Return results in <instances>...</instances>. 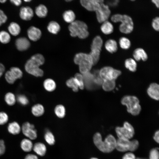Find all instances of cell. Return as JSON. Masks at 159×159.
<instances>
[{"mask_svg":"<svg viewBox=\"0 0 159 159\" xmlns=\"http://www.w3.org/2000/svg\"><path fill=\"white\" fill-rule=\"evenodd\" d=\"M15 44L17 50L20 51H24L29 48L31 44L30 41L26 38L21 37L16 39Z\"/></svg>","mask_w":159,"mask_h":159,"instance_id":"15","label":"cell"},{"mask_svg":"<svg viewBox=\"0 0 159 159\" xmlns=\"http://www.w3.org/2000/svg\"><path fill=\"white\" fill-rule=\"evenodd\" d=\"M37 62L40 66L43 65L45 62L44 57L40 54H36L32 55L30 58Z\"/></svg>","mask_w":159,"mask_h":159,"instance_id":"41","label":"cell"},{"mask_svg":"<svg viewBox=\"0 0 159 159\" xmlns=\"http://www.w3.org/2000/svg\"><path fill=\"white\" fill-rule=\"evenodd\" d=\"M24 1L26 2H29L31 1L32 0H24Z\"/></svg>","mask_w":159,"mask_h":159,"instance_id":"60","label":"cell"},{"mask_svg":"<svg viewBox=\"0 0 159 159\" xmlns=\"http://www.w3.org/2000/svg\"><path fill=\"white\" fill-rule=\"evenodd\" d=\"M74 61L75 64L79 65L80 71L82 74L90 72L93 65L89 54L77 53L75 55Z\"/></svg>","mask_w":159,"mask_h":159,"instance_id":"2","label":"cell"},{"mask_svg":"<svg viewBox=\"0 0 159 159\" xmlns=\"http://www.w3.org/2000/svg\"><path fill=\"white\" fill-rule=\"evenodd\" d=\"M54 112L58 117L62 118L65 116V108L62 105H57L55 108Z\"/></svg>","mask_w":159,"mask_h":159,"instance_id":"39","label":"cell"},{"mask_svg":"<svg viewBox=\"0 0 159 159\" xmlns=\"http://www.w3.org/2000/svg\"><path fill=\"white\" fill-rule=\"evenodd\" d=\"M47 29L50 33L56 34L60 31V27L58 23L54 21H52L49 23Z\"/></svg>","mask_w":159,"mask_h":159,"instance_id":"30","label":"cell"},{"mask_svg":"<svg viewBox=\"0 0 159 159\" xmlns=\"http://www.w3.org/2000/svg\"><path fill=\"white\" fill-rule=\"evenodd\" d=\"M152 26L155 31H158L159 30V18L156 17L152 20Z\"/></svg>","mask_w":159,"mask_h":159,"instance_id":"46","label":"cell"},{"mask_svg":"<svg viewBox=\"0 0 159 159\" xmlns=\"http://www.w3.org/2000/svg\"><path fill=\"white\" fill-rule=\"evenodd\" d=\"M155 141L158 143H159V130L156 131L153 137Z\"/></svg>","mask_w":159,"mask_h":159,"instance_id":"55","label":"cell"},{"mask_svg":"<svg viewBox=\"0 0 159 159\" xmlns=\"http://www.w3.org/2000/svg\"><path fill=\"white\" fill-rule=\"evenodd\" d=\"M124 65L125 67L131 72H135L137 69V63L135 60L132 58L126 59L125 61Z\"/></svg>","mask_w":159,"mask_h":159,"instance_id":"28","label":"cell"},{"mask_svg":"<svg viewBox=\"0 0 159 159\" xmlns=\"http://www.w3.org/2000/svg\"><path fill=\"white\" fill-rule=\"evenodd\" d=\"M105 46L106 50L111 53L115 52L118 49L117 43L113 39H109L107 41Z\"/></svg>","mask_w":159,"mask_h":159,"instance_id":"23","label":"cell"},{"mask_svg":"<svg viewBox=\"0 0 159 159\" xmlns=\"http://www.w3.org/2000/svg\"><path fill=\"white\" fill-rule=\"evenodd\" d=\"M119 0H113V2L111 3V4L113 6H116L119 2Z\"/></svg>","mask_w":159,"mask_h":159,"instance_id":"58","label":"cell"},{"mask_svg":"<svg viewBox=\"0 0 159 159\" xmlns=\"http://www.w3.org/2000/svg\"><path fill=\"white\" fill-rule=\"evenodd\" d=\"M93 140L96 146L103 153H110L116 148V140L112 135H108L103 141L101 134L97 132L94 135Z\"/></svg>","mask_w":159,"mask_h":159,"instance_id":"1","label":"cell"},{"mask_svg":"<svg viewBox=\"0 0 159 159\" xmlns=\"http://www.w3.org/2000/svg\"><path fill=\"white\" fill-rule=\"evenodd\" d=\"M122 15L120 14H116L113 15L111 17V21L114 23L120 22L122 17Z\"/></svg>","mask_w":159,"mask_h":159,"instance_id":"48","label":"cell"},{"mask_svg":"<svg viewBox=\"0 0 159 159\" xmlns=\"http://www.w3.org/2000/svg\"><path fill=\"white\" fill-rule=\"evenodd\" d=\"M120 22L121 24L119 26V29L121 32L128 34L132 31L134 24L132 18L130 16L126 14L122 15Z\"/></svg>","mask_w":159,"mask_h":159,"instance_id":"8","label":"cell"},{"mask_svg":"<svg viewBox=\"0 0 159 159\" xmlns=\"http://www.w3.org/2000/svg\"><path fill=\"white\" fill-rule=\"evenodd\" d=\"M29 39L35 42L39 40L42 36V32L38 28L34 26L29 27L27 31Z\"/></svg>","mask_w":159,"mask_h":159,"instance_id":"14","label":"cell"},{"mask_svg":"<svg viewBox=\"0 0 159 159\" xmlns=\"http://www.w3.org/2000/svg\"><path fill=\"white\" fill-rule=\"evenodd\" d=\"M16 100L21 105L25 106L27 105L29 103V101L27 97L22 94H19L17 95Z\"/></svg>","mask_w":159,"mask_h":159,"instance_id":"42","label":"cell"},{"mask_svg":"<svg viewBox=\"0 0 159 159\" xmlns=\"http://www.w3.org/2000/svg\"><path fill=\"white\" fill-rule=\"evenodd\" d=\"M65 0L67 2H70L73 0Z\"/></svg>","mask_w":159,"mask_h":159,"instance_id":"62","label":"cell"},{"mask_svg":"<svg viewBox=\"0 0 159 159\" xmlns=\"http://www.w3.org/2000/svg\"><path fill=\"white\" fill-rule=\"evenodd\" d=\"M90 159H98L96 158H91Z\"/></svg>","mask_w":159,"mask_h":159,"instance_id":"63","label":"cell"},{"mask_svg":"<svg viewBox=\"0 0 159 159\" xmlns=\"http://www.w3.org/2000/svg\"><path fill=\"white\" fill-rule=\"evenodd\" d=\"M115 131L119 139L129 140L133 136L135 132L123 127H117Z\"/></svg>","mask_w":159,"mask_h":159,"instance_id":"13","label":"cell"},{"mask_svg":"<svg viewBox=\"0 0 159 159\" xmlns=\"http://www.w3.org/2000/svg\"><path fill=\"white\" fill-rule=\"evenodd\" d=\"M84 86L88 90H92L97 86L94 82V75L90 72L82 74Z\"/></svg>","mask_w":159,"mask_h":159,"instance_id":"17","label":"cell"},{"mask_svg":"<svg viewBox=\"0 0 159 159\" xmlns=\"http://www.w3.org/2000/svg\"><path fill=\"white\" fill-rule=\"evenodd\" d=\"M100 29L103 34L108 35L111 34L113 32L114 27L111 22L106 21L102 23L100 27Z\"/></svg>","mask_w":159,"mask_h":159,"instance_id":"25","label":"cell"},{"mask_svg":"<svg viewBox=\"0 0 159 159\" xmlns=\"http://www.w3.org/2000/svg\"><path fill=\"white\" fill-rule=\"evenodd\" d=\"M149 159H159V153L158 149H152L150 151Z\"/></svg>","mask_w":159,"mask_h":159,"instance_id":"45","label":"cell"},{"mask_svg":"<svg viewBox=\"0 0 159 159\" xmlns=\"http://www.w3.org/2000/svg\"><path fill=\"white\" fill-rule=\"evenodd\" d=\"M141 107L139 104L136 107L133 109L130 112L132 115H138L140 112Z\"/></svg>","mask_w":159,"mask_h":159,"instance_id":"50","label":"cell"},{"mask_svg":"<svg viewBox=\"0 0 159 159\" xmlns=\"http://www.w3.org/2000/svg\"><path fill=\"white\" fill-rule=\"evenodd\" d=\"M7 129L9 133L14 135L19 134L21 131V127L19 124L15 121L10 123Z\"/></svg>","mask_w":159,"mask_h":159,"instance_id":"22","label":"cell"},{"mask_svg":"<svg viewBox=\"0 0 159 159\" xmlns=\"http://www.w3.org/2000/svg\"><path fill=\"white\" fill-rule=\"evenodd\" d=\"M133 56L135 60L139 61H145L148 59V55L145 51L140 48L136 49L133 52Z\"/></svg>","mask_w":159,"mask_h":159,"instance_id":"19","label":"cell"},{"mask_svg":"<svg viewBox=\"0 0 159 159\" xmlns=\"http://www.w3.org/2000/svg\"><path fill=\"white\" fill-rule=\"evenodd\" d=\"M9 120L8 115L4 112H0V125H3L6 123Z\"/></svg>","mask_w":159,"mask_h":159,"instance_id":"44","label":"cell"},{"mask_svg":"<svg viewBox=\"0 0 159 159\" xmlns=\"http://www.w3.org/2000/svg\"><path fill=\"white\" fill-rule=\"evenodd\" d=\"M82 6L87 10L95 11L99 8L104 0H80Z\"/></svg>","mask_w":159,"mask_h":159,"instance_id":"12","label":"cell"},{"mask_svg":"<svg viewBox=\"0 0 159 159\" xmlns=\"http://www.w3.org/2000/svg\"><path fill=\"white\" fill-rule=\"evenodd\" d=\"M7 20V17L4 12L0 9V26L6 22Z\"/></svg>","mask_w":159,"mask_h":159,"instance_id":"47","label":"cell"},{"mask_svg":"<svg viewBox=\"0 0 159 159\" xmlns=\"http://www.w3.org/2000/svg\"><path fill=\"white\" fill-rule=\"evenodd\" d=\"M34 13L33 9L29 6H23L20 9L19 15L22 19L28 21L32 18Z\"/></svg>","mask_w":159,"mask_h":159,"instance_id":"16","label":"cell"},{"mask_svg":"<svg viewBox=\"0 0 159 159\" xmlns=\"http://www.w3.org/2000/svg\"><path fill=\"white\" fill-rule=\"evenodd\" d=\"M139 145V142L136 140L130 141L128 139L118 138L116 140L115 148L118 151L121 152L128 151L132 152L136 150Z\"/></svg>","mask_w":159,"mask_h":159,"instance_id":"4","label":"cell"},{"mask_svg":"<svg viewBox=\"0 0 159 159\" xmlns=\"http://www.w3.org/2000/svg\"><path fill=\"white\" fill-rule=\"evenodd\" d=\"M63 17L65 22L71 23L75 21V15L72 10H68L64 12Z\"/></svg>","mask_w":159,"mask_h":159,"instance_id":"29","label":"cell"},{"mask_svg":"<svg viewBox=\"0 0 159 159\" xmlns=\"http://www.w3.org/2000/svg\"><path fill=\"white\" fill-rule=\"evenodd\" d=\"M6 150V147L4 140L0 139V156L4 154Z\"/></svg>","mask_w":159,"mask_h":159,"instance_id":"49","label":"cell"},{"mask_svg":"<svg viewBox=\"0 0 159 159\" xmlns=\"http://www.w3.org/2000/svg\"><path fill=\"white\" fill-rule=\"evenodd\" d=\"M7 0H0V2L1 3H5Z\"/></svg>","mask_w":159,"mask_h":159,"instance_id":"59","label":"cell"},{"mask_svg":"<svg viewBox=\"0 0 159 159\" xmlns=\"http://www.w3.org/2000/svg\"><path fill=\"white\" fill-rule=\"evenodd\" d=\"M74 77L76 79L78 82L79 88L83 89L85 86L82 74L77 73L75 74Z\"/></svg>","mask_w":159,"mask_h":159,"instance_id":"43","label":"cell"},{"mask_svg":"<svg viewBox=\"0 0 159 159\" xmlns=\"http://www.w3.org/2000/svg\"><path fill=\"white\" fill-rule=\"evenodd\" d=\"M39 66L37 63L30 58L26 62L24 68L28 74L36 77H42L43 75L44 72Z\"/></svg>","mask_w":159,"mask_h":159,"instance_id":"6","label":"cell"},{"mask_svg":"<svg viewBox=\"0 0 159 159\" xmlns=\"http://www.w3.org/2000/svg\"><path fill=\"white\" fill-rule=\"evenodd\" d=\"M43 85L45 89L49 92L54 91L56 87L55 82L51 79H47L45 80L44 82Z\"/></svg>","mask_w":159,"mask_h":159,"instance_id":"32","label":"cell"},{"mask_svg":"<svg viewBox=\"0 0 159 159\" xmlns=\"http://www.w3.org/2000/svg\"><path fill=\"white\" fill-rule=\"evenodd\" d=\"M4 100L8 105L12 106L15 104L16 98L13 93L11 92H8L5 95Z\"/></svg>","mask_w":159,"mask_h":159,"instance_id":"35","label":"cell"},{"mask_svg":"<svg viewBox=\"0 0 159 159\" xmlns=\"http://www.w3.org/2000/svg\"><path fill=\"white\" fill-rule=\"evenodd\" d=\"M121 74V72L120 70L114 69L110 66L104 67L99 71L100 76L103 81L115 80Z\"/></svg>","mask_w":159,"mask_h":159,"instance_id":"5","label":"cell"},{"mask_svg":"<svg viewBox=\"0 0 159 159\" xmlns=\"http://www.w3.org/2000/svg\"><path fill=\"white\" fill-rule=\"evenodd\" d=\"M102 85V88L104 90L107 91H111L115 87V80H107L103 81Z\"/></svg>","mask_w":159,"mask_h":159,"instance_id":"33","label":"cell"},{"mask_svg":"<svg viewBox=\"0 0 159 159\" xmlns=\"http://www.w3.org/2000/svg\"><path fill=\"white\" fill-rule=\"evenodd\" d=\"M24 159H38V158L35 155L28 154L25 156Z\"/></svg>","mask_w":159,"mask_h":159,"instance_id":"53","label":"cell"},{"mask_svg":"<svg viewBox=\"0 0 159 159\" xmlns=\"http://www.w3.org/2000/svg\"><path fill=\"white\" fill-rule=\"evenodd\" d=\"M135 159H147L146 158H135Z\"/></svg>","mask_w":159,"mask_h":159,"instance_id":"61","label":"cell"},{"mask_svg":"<svg viewBox=\"0 0 159 159\" xmlns=\"http://www.w3.org/2000/svg\"><path fill=\"white\" fill-rule=\"evenodd\" d=\"M32 150L37 155L43 156L46 154L47 148L44 143L37 142L33 145Z\"/></svg>","mask_w":159,"mask_h":159,"instance_id":"20","label":"cell"},{"mask_svg":"<svg viewBox=\"0 0 159 159\" xmlns=\"http://www.w3.org/2000/svg\"><path fill=\"white\" fill-rule=\"evenodd\" d=\"M10 1L11 3L17 6H20L22 3L21 0H10Z\"/></svg>","mask_w":159,"mask_h":159,"instance_id":"54","label":"cell"},{"mask_svg":"<svg viewBox=\"0 0 159 159\" xmlns=\"http://www.w3.org/2000/svg\"><path fill=\"white\" fill-rule=\"evenodd\" d=\"M100 51L97 49L91 50L89 54L90 55L93 62V65L96 64L99 60Z\"/></svg>","mask_w":159,"mask_h":159,"instance_id":"38","label":"cell"},{"mask_svg":"<svg viewBox=\"0 0 159 159\" xmlns=\"http://www.w3.org/2000/svg\"><path fill=\"white\" fill-rule=\"evenodd\" d=\"M67 86L71 88L72 90L77 92L78 90L79 84L76 79L74 77H72L68 80L66 83Z\"/></svg>","mask_w":159,"mask_h":159,"instance_id":"34","label":"cell"},{"mask_svg":"<svg viewBox=\"0 0 159 159\" xmlns=\"http://www.w3.org/2000/svg\"><path fill=\"white\" fill-rule=\"evenodd\" d=\"M33 144L32 140L28 138L23 139L21 141L20 146L21 150L25 152H29L32 150Z\"/></svg>","mask_w":159,"mask_h":159,"instance_id":"21","label":"cell"},{"mask_svg":"<svg viewBox=\"0 0 159 159\" xmlns=\"http://www.w3.org/2000/svg\"><path fill=\"white\" fill-rule=\"evenodd\" d=\"M135 155L132 153L129 152L125 154L123 156L122 159H135Z\"/></svg>","mask_w":159,"mask_h":159,"instance_id":"51","label":"cell"},{"mask_svg":"<svg viewBox=\"0 0 159 159\" xmlns=\"http://www.w3.org/2000/svg\"><path fill=\"white\" fill-rule=\"evenodd\" d=\"M121 103L125 105L127 112L130 113L132 110L139 105V101L136 97L126 95L121 100Z\"/></svg>","mask_w":159,"mask_h":159,"instance_id":"11","label":"cell"},{"mask_svg":"<svg viewBox=\"0 0 159 159\" xmlns=\"http://www.w3.org/2000/svg\"><path fill=\"white\" fill-rule=\"evenodd\" d=\"M103 44V40L100 36H96L93 39L91 45V49L101 51Z\"/></svg>","mask_w":159,"mask_h":159,"instance_id":"26","label":"cell"},{"mask_svg":"<svg viewBox=\"0 0 159 159\" xmlns=\"http://www.w3.org/2000/svg\"><path fill=\"white\" fill-rule=\"evenodd\" d=\"M21 131L27 138L31 140L36 139L37 137V130L34 125L29 122H25L22 125Z\"/></svg>","mask_w":159,"mask_h":159,"instance_id":"10","label":"cell"},{"mask_svg":"<svg viewBox=\"0 0 159 159\" xmlns=\"http://www.w3.org/2000/svg\"><path fill=\"white\" fill-rule=\"evenodd\" d=\"M31 111L33 115L34 116L39 117L44 114V107L41 104H37L32 107Z\"/></svg>","mask_w":159,"mask_h":159,"instance_id":"31","label":"cell"},{"mask_svg":"<svg viewBox=\"0 0 159 159\" xmlns=\"http://www.w3.org/2000/svg\"><path fill=\"white\" fill-rule=\"evenodd\" d=\"M95 12L97 19L100 23H102L107 21L111 14V11L108 6L103 3L100 4Z\"/></svg>","mask_w":159,"mask_h":159,"instance_id":"9","label":"cell"},{"mask_svg":"<svg viewBox=\"0 0 159 159\" xmlns=\"http://www.w3.org/2000/svg\"><path fill=\"white\" fill-rule=\"evenodd\" d=\"M11 37L9 34L4 30L0 32V42L3 44H7L10 41Z\"/></svg>","mask_w":159,"mask_h":159,"instance_id":"36","label":"cell"},{"mask_svg":"<svg viewBox=\"0 0 159 159\" xmlns=\"http://www.w3.org/2000/svg\"><path fill=\"white\" fill-rule=\"evenodd\" d=\"M9 33L13 36H17L19 34L21 31L20 25L17 23L12 22L10 23L8 27Z\"/></svg>","mask_w":159,"mask_h":159,"instance_id":"24","label":"cell"},{"mask_svg":"<svg viewBox=\"0 0 159 159\" xmlns=\"http://www.w3.org/2000/svg\"><path fill=\"white\" fill-rule=\"evenodd\" d=\"M147 92L148 95L151 98L156 100H159V86L156 83L151 84L148 88Z\"/></svg>","mask_w":159,"mask_h":159,"instance_id":"18","label":"cell"},{"mask_svg":"<svg viewBox=\"0 0 159 159\" xmlns=\"http://www.w3.org/2000/svg\"><path fill=\"white\" fill-rule=\"evenodd\" d=\"M23 75V72L19 68L13 67L6 71L5 74V78L8 83L12 84L17 80L21 78Z\"/></svg>","mask_w":159,"mask_h":159,"instance_id":"7","label":"cell"},{"mask_svg":"<svg viewBox=\"0 0 159 159\" xmlns=\"http://www.w3.org/2000/svg\"><path fill=\"white\" fill-rule=\"evenodd\" d=\"M152 2L158 8L159 6V0H151Z\"/></svg>","mask_w":159,"mask_h":159,"instance_id":"57","label":"cell"},{"mask_svg":"<svg viewBox=\"0 0 159 159\" xmlns=\"http://www.w3.org/2000/svg\"><path fill=\"white\" fill-rule=\"evenodd\" d=\"M35 13L38 17L41 18H44L47 15L48 9L44 5L40 4L36 7Z\"/></svg>","mask_w":159,"mask_h":159,"instance_id":"27","label":"cell"},{"mask_svg":"<svg viewBox=\"0 0 159 159\" xmlns=\"http://www.w3.org/2000/svg\"><path fill=\"white\" fill-rule=\"evenodd\" d=\"M123 127L128 129L132 132H134V130L133 126L129 122H125L123 124Z\"/></svg>","mask_w":159,"mask_h":159,"instance_id":"52","label":"cell"},{"mask_svg":"<svg viewBox=\"0 0 159 159\" xmlns=\"http://www.w3.org/2000/svg\"><path fill=\"white\" fill-rule=\"evenodd\" d=\"M119 44L120 47L122 49L127 50L129 49L131 46V42L127 38L122 37L119 40Z\"/></svg>","mask_w":159,"mask_h":159,"instance_id":"37","label":"cell"},{"mask_svg":"<svg viewBox=\"0 0 159 159\" xmlns=\"http://www.w3.org/2000/svg\"><path fill=\"white\" fill-rule=\"evenodd\" d=\"M72 37H78L81 39H84L87 37L89 35L87 26L83 21H74L70 23L68 27Z\"/></svg>","mask_w":159,"mask_h":159,"instance_id":"3","label":"cell"},{"mask_svg":"<svg viewBox=\"0 0 159 159\" xmlns=\"http://www.w3.org/2000/svg\"><path fill=\"white\" fill-rule=\"evenodd\" d=\"M5 70V67L2 63H0V78L2 76Z\"/></svg>","mask_w":159,"mask_h":159,"instance_id":"56","label":"cell"},{"mask_svg":"<svg viewBox=\"0 0 159 159\" xmlns=\"http://www.w3.org/2000/svg\"><path fill=\"white\" fill-rule=\"evenodd\" d=\"M130 1H135V0H130Z\"/></svg>","mask_w":159,"mask_h":159,"instance_id":"64","label":"cell"},{"mask_svg":"<svg viewBox=\"0 0 159 159\" xmlns=\"http://www.w3.org/2000/svg\"><path fill=\"white\" fill-rule=\"evenodd\" d=\"M44 139L47 143L50 145H53L55 142L54 137L52 133L49 131H47L44 136Z\"/></svg>","mask_w":159,"mask_h":159,"instance_id":"40","label":"cell"}]
</instances>
